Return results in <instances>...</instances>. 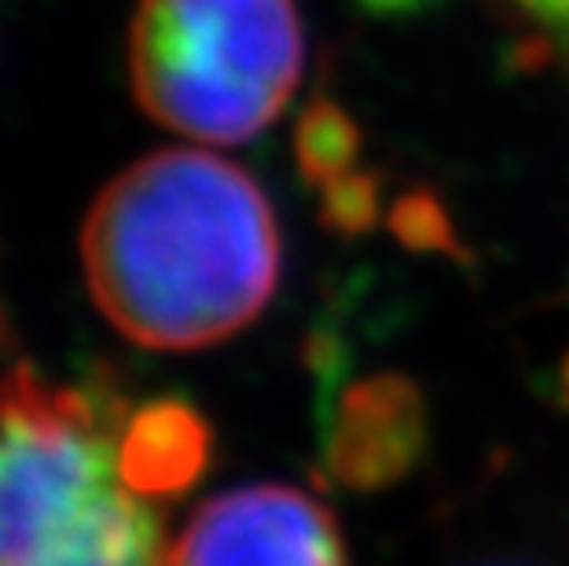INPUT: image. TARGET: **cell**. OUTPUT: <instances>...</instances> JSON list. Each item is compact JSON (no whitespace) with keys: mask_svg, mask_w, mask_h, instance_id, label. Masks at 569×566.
Returning a JSON list of instances; mask_svg holds the SVG:
<instances>
[{"mask_svg":"<svg viewBox=\"0 0 569 566\" xmlns=\"http://www.w3.org/2000/svg\"><path fill=\"white\" fill-rule=\"evenodd\" d=\"M92 302L126 339L199 349L261 317L280 284V228L261 185L210 151H154L81 228Z\"/></svg>","mask_w":569,"mask_h":566,"instance_id":"1","label":"cell"},{"mask_svg":"<svg viewBox=\"0 0 569 566\" xmlns=\"http://www.w3.org/2000/svg\"><path fill=\"white\" fill-rule=\"evenodd\" d=\"M126 416L33 365L0 379V566H166L162 515L122 475Z\"/></svg>","mask_w":569,"mask_h":566,"instance_id":"2","label":"cell"},{"mask_svg":"<svg viewBox=\"0 0 569 566\" xmlns=\"http://www.w3.org/2000/svg\"><path fill=\"white\" fill-rule=\"evenodd\" d=\"M306 30L295 0H140L129 27L132 96L154 122L243 143L295 96Z\"/></svg>","mask_w":569,"mask_h":566,"instance_id":"3","label":"cell"},{"mask_svg":"<svg viewBox=\"0 0 569 566\" xmlns=\"http://www.w3.org/2000/svg\"><path fill=\"white\" fill-rule=\"evenodd\" d=\"M166 566H349L327 504L295 486L217 493L169 545Z\"/></svg>","mask_w":569,"mask_h":566,"instance_id":"4","label":"cell"},{"mask_svg":"<svg viewBox=\"0 0 569 566\" xmlns=\"http://www.w3.org/2000/svg\"><path fill=\"white\" fill-rule=\"evenodd\" d=\"M317 413L327 475L353 493L405 481L430 445L427 397L397 371L346 383L323 397Z\"/></svg>","mask_w":569,"mask_h":566,"instance_id":"5","label":"cell"},{"mask_svg":"<svg viewBox=\"0 0 569 566\" xmlns=\"http://www.w3.org/2000/svg\"><path fill=\"white\" fill-rule=\"evenodd\" d=\"M213 453L210 424L180 397H154L126 416L122 475L151 500L177 497L199 481Z\"/></svg>","mask_w":569,"mask_h":566,"instance_id":"6","label":"cell"},{"mask_svg":"<svg viewBox=\"0 0 569 566\" xmlns=\"http://www.w3.org/2000/svg\"><path fill=\"white\" fill-rule=\"evenodd\" d=\"M295 155H298V170L306 177V185L323 191L327 185H335V180H342L357 170L360 129L342 103L320 96V100H312L298 118Z\"/></svg>","mask_w":569,"mask_h":566,"instance_id":"7","label":"cell"},{"mask_svg":"<svg viewBox=\"0 0 569 566\" xmlns=\"http://www.w3.org/2000/svg\"><path fill=\"white\" fill-rule=\"evenodd\" d=\"M320 218L338 236L371 232L379 221V180L375 173L353 170L349 177L335 180L320 191Z\"/></svg>","mask_w":569,"mask_h":566,"instance_id":"8","label":"cell"},{"mask_svg":"<svg viewBox=\"0 0 569 566\" xmlns=\"http://www.w3.org/2000/svg\"><path fill=\"white\" fill-rule=\"evenodd\" d=\"M390 228L405 247L416 250H448L456 255V232L452 221L438 199L430 191H408L393 202L390 210Z\"/></svg>","mask_w":569,"mask_h":566,"instance_id":"9","label":"cell"},{"mask_svg":"<svg viewBox=\"0 0 569 566\" xmlns=\"http://www.w3.org/2000/svg\"><path fill=\"white\" fill-rule=\"evenodd\" d=\"M357 8H365L368 16H386V19H405V16H422V11L438 8L441 0H353Z\"/></svg>","mask_w":569,"mask_h":566,"instance_id":"10","label":"cell"},{"mask_svg":"<svg viewBox=\"0 0 569 566\" xmlns=\"http://www.w3.org/2000/svg\"><path fill=\"white\" fill-rule=\"evenodd\" d=\"M543 38H548L555 48H559V52H562V59H566V63H569V19L566 22H559V27H551L548 33H543Z\"/></svg>","mask_w":569,"mask_h":566,"instance_id":"11","label":"cell"},{"mask_svg":"<svg viewBox=\"0 0 569 566\" xmlns=\"http://www.w3.org/2000/svg\"><path fill=\"white\" fill-rule=\"evenodd\" d=\"M559 397L569 405V354L562 357V365H559Z\"/></svg>","mask_w":569,"mask_h":566,"instance_id":"12","label":"cell"}]
</instances>
